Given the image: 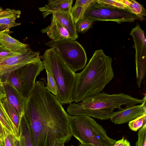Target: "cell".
<instances>
[{
	"mask_svg": "<svg viewBox=\"0 0 146 146\" xmlns=\"http://www.w3.org/2000/svg\"><path fill=\"white\" fill-rule=\"evenodd\" d=\"M51 18L50 25L45 29H42L41 33H46L50 38L55 41L65 39L75 40L54 15H52Z\"/></svg>",
	"mask_w": 146,
	"mask_h": 146,
	"instance_id": "obj_12",
	"label": "cell"
},
{
	"mask_svg": "<svg viewBox=\"0 0 146 146\" xmlns=\"http://www.w3.org/2000/svg\"><path fill=\"white\" fill-rule=\"evenodd\" d=\"M113 146H130L129 142L123 137L121 139L116 141Z\"/></svg>",
	"mask_w": 146,
	"mask_h": 146,
	"instance_id": "obj_30",
	"label": "cell"
},
{
	"mask_svg": "<svg viewBox=\"0 0 146 146\" xmlns=\"http://www.w3.org/2000/svg\"><path fill=\"white\" fill-rule=\"evenodd\" d=\"M146 100L145 96L140 100L123 93L108 94L100 92L90 96L79 103H70L67 111L71 115H85L106 120L110 119L115 109L122 110L124 108L121 107L122 105L126 108L142 104Z\"/></svg>",
	"mask_w": 146,
	"mask_h": 146,
	"instance_id": "obj_3",
	"label": "cell"
},
{
	"mask_svg": "<svg viewBox=\"0 0 146 146\" xmlns=\"http://www.w3.org/2000/svg\"><path fill=\"white\" fill-rule=\"evenodd\" d=\"M71 146H73V145H71ZM78 146H92L90 145L89 144H81Z\"/></svg>",
	"mask_w": 146,
	"mask_h": 146,
	"instance_id": "obj_37",
	"label": "cell"
},
{
	"mask_svg": "<svg viewBox=\"0 0 146 146\" xmlns=\"http://www.w3.org/2000/svg\"><path fill=\"white\" fill-rule=\"evenodd\" d=\"M55 146H65L64 143L62 142H57Z\"/></svg>",
	"mask_w": 146,
	"mask_h": 146,
	"instance_id": "obj_36",
	"label": "cell"
},
{
	"mask_svg": "<svg viewBox=\"0 0 146 146\" xmlns=\"http://www.w3.org/2000/svg\"><path fill=\"white\" fill-rule=\"evenodd\" d=\"M0 101L14 126L16 133V138H18L19 136L21 117L9 103L6 97Z\"/></svg>",
	"mask_w": 146,
	"mask_h": 146,
	"instance_id": "obj_18",
	"label": "cell"
},
{
	"mask_svg": "<svg viewBox=\"0 0 146 146\" xmlns=\"http://www.w3.org/2000/svg\"><path fill=\"white\" fill-rule=\"evenodd\" d=\"M146 114H144L129 122L128 125L130 129L136 131L146 124Z\"/></svg>",
	"mask_w": 146,
	"mask_h": 146,
	"instance_id": "obj_24",
	"label": "cell"
},
{
	"mask_svg": "<svg viewBox=\"0 0 146 146\" xmlns=\"http://www.w3.org/2000/svg\"><path fill=\"white\" fill-rule=\"evenodd\" d=\"M72 0H49L48 4L40 7L39 10L42 13L44 18L52 13L55 12L70 13Z\"/></svg>",
	"mask_w": 146,
	"mask_h": 146,
	"instance_id": "obj_14",
	"label": "cell"
},
{
	"mask_svg": "<svg viewBox=\"0 0 146 146\" xmlns=\"http://www.w3.org/2000/svg\"><path fill=\"white\" fill-rule=\"evenodd\" d=\"M11 31L0 33V44L6 49L13 52H19L29 46V45L22 43L11 36Z\"/></svg>",
	"mask_w": 146,
	"mask_h": 146,
	"instance_id": "obj_15",
	"label": "cell"
},
{
	"mask_svg": "<svg viewBox=\"0 0 146 146\" xmlns=\"http://www.w3.org/2000/svg\"><path fill=\"white\" fill-rule=\"evenodd\" d=\"M134 42L135 50V61L137 84L141 87V83L146 74V38L145 31L138 24L133 28L130 33Z\"/></svg>",
	"mask_w": 146,
	"mask_h": 146,
	"instance_id": "obj_9",
	"label": "cell"
},
{
	"mask_svg": "<svg viewBox=\"0 0 146 146\" xmlns=\"http://www.w3.org/2000/svg\"><path fill=\"white\" fill-rule=\"evenodd\" d=\"M94 22L89 18H82L80 19L75 24L77 32L84 33L87 32L92 26Z\"/></svg>",
	"mask_w": 146,
	"mask_h": 146,
	"instance_id": "obj_22",
	"label": "cell"
},
{
	"mask_svg": "<svg viewBox=\"0 0 146 146\" xmlns=\"http://www.w3.org/2000/svg\"><path fill=\"white\" fill-rule=\"evenodd\" d=\"M145 102L114 112L110 118V120L114 124H121L129 122L137 117L146 114Z\"/></svg>",
	"mask_w": 146,
	"mask_h": 146,
	"instance_id": "obj_11",
	"label": "cell"
},
{
	"mask_svg": "<svg viewBox=\"0 0 146 146\" xmlns=\"http://www.w3.org/2000/svg\"><path fill=\"white\" fill-rule=\"evenodd\" d=\"M38 51L34 52L30 46L20 54L5 59L0 62V81L5 82L13 72L27 64L41 59Z\"/></svg>",
	"mask_w": 146,
	"mask_h": 146,
	"instance_id": "obj_10",
	"label": "cell"
},
{
	"mask_svg": "<svg viewBox=\"0 0 146 146\" xmlns=\"http://www.w3.org/2000/svg\"><path fill=\"white\" fill-rule=\"evenodd\" d=\"M3 84L6 97L8 102L21 117L24 113L26 100L23 98L17 90L10 84L7 82Z\"/></svg>",
	"mask_w": 146,
	"mask_h": 146,
	"instance_id": "obj_13",
	"label": "cell"
},
{
	"mask_svg": "<svg viewBox=\"0 0 146 146\" xmlns=\"http://www.w3.org/2000/svg\"></svg>",
	"mask_w": 146,
	"mask_h": 146,
	"instance_id": "obj_40",
	"label": "cell"
},
{
	"mask_svg": "<svg viewBox=\"0 0 146 146\" xmlns=\"http://www.w3.org/2000/svg\"><path fill=\"white\" fill-rule=\"evenodd\" d=\"M133 14L141 16H146V11L143 6L133 0H120Z\"/></svg>",
	"mask_w": 146,
	"mask_h": 146,
	"instance_id": "obj_21",
	"label": "cell"
},
{
	"mask_svg": "<svg viewBox=\"0 0 146 146\" xmlns=\"http://www.w3.org/2000/svg\"><path fill=\"white\" fill-rule=\"evenodd\" d=\"M82 18H90L94 21H113L118 24L146 20L144 17L133 14L128 9L106 5L98 0H93L85 10Z\"/></svg>",
	"mask_w": 146,
	"mask_h": 146,
	"instance_id": "obj_6",
	"label": "cell"
},
{
	"mask_svg": "<svg viewBox=\"0 0 146 146\" xmlns=\"http://www.w3.org/2000/svg\"><path fill=\"white\" fill-rule=\"evenodd\" d=\"M9 29L7 27L0 26V33L5 31H10Z\"/></svg>",
	"mask_w": 146,
	"mask_h": 146,
	"instance_id": "obj_34",
	"label": "cell"
},
{
	"mask_svg": "<svg viewBox=\"0 0 146 146\" xmlns=\"http://www.w3.org/2000/svg\"><path fill=\"white\" fill-rule=\"evenodd\" d=\"M93 0H77L75 4L84 7H87Z\"/></svg>",
	"mask_w": 146,
	"mask_h": 146,
	"instance_id": "obj_31",
	"label": "cell"
},
{
	"mask_svg": "<svg viewBox=\"0 0 146 146\" xmlns=\"http://www.w3.org/2000/svg\"><path fill=\"white\" fill-rule=\"evenodd\" d=\"M112 62L102 50L95 51L84 69L75 73L73 101L77 103L103 90L114 76Z\"/></svg>",
	"mask_w": 146,
	"mask_h": 146,
	"instance_id": "obj_2",
	"label": "cell"
},
{
	"mask_svg": "<svg viewBox=\"0 0 146 146\" xmlns=\"http://www.w3.org/2000/svg\"><path fill=\"white\" fill-rule=\"evenodd\" d=\"M72 136L84 144L92 146H113L116 141L109 137L101 125L85 115L69 116Z\"/></svg>",
	"mask_w": 146,
	"mask_h": 146,
	"instance_id": "obj_5",
	"label": "cell"
},
{
	"mask_svg": "<svg viewBox=\"0 0 146 146\" xmlns=\"http://www.w3.org/2000/svg\"><path fill=\"white\" fill-rule=\"evenodd\" d=\"M6 97V95L3 84L0 81V100Z\"/></svg>",
	"mask_w": 146,
	"mask_h": 146,
	"instance_id": "obj_33",
	"label": "cell"
},
{
	"mask_svg": "<svg viewBox=\"0 0 146 146\" xmlns=\"http://www.w3.org/2000/svg\"><path fill=\"white\" fill-rule=\"evenodd\" d=\"M51 14L58 19L62 25L68 31L75 40L78 38L75 24L70 13L55 12Z\"/></svg>",
	"mask_w": 146,
	"mask_h": 146,
	"instance_id": "obj_16",
	"label": "cell"
},
{
	"mask_svg": "<svg viewBox=\"0 0 146 146\" xmlns=\"http://www.w3.org/2000/svg\"><path fill=\"white\" fill-rule=\"evenodd\" d=\"M23 50L19 52H13L6 49L0 45V62L5 59L20 54Z\"/></svg>",
	"mask_w": 146,
	"mask_h": 146,
	"instance_id": "obj_28",
	"label": "cell"
},
{
	"mask_svg": "<svg viewBox=\"0 0 146 146\" xmlns=\"http://www.w3.org/2000/svg\"><path fill=\"white\" fill-rule=\"evenodd\" d=\"M45 45L54 48L74 72L83 69L86 66V52L83 46L76 41L68 39L58 41L52 40Z\"/></svg>",
	"mask_w": 146,
	"mask_h": 146,
	"instance_id": "obj_8",
	"label": "cell"
},
{
	"mask_svg": "<svg viewBox=\"0 0 146 146\" xmlns=\"http://www.w3.org/2000/svg\"><path fill=\"white\" fill-rule=\"evenodd\" d=\"M19 134L22 135L26 146H33L30 127L24 114L21 118Z\"/></svg>",
	"mask_w": 146,
	"mask_h": 146,
	"instance_id": "obj_19",
	"label": "cell"
},
{
	"mask_svg": "<svg viewBox=\"0 0 146 146\" xmlns=\"http://www.w3.org/2000/svg\"><path fill=\"white\" fill-rule=\"evenodd\" d=\"M21 12L9 8L6 9L0 13V26L11 28L20 25L21 23H17L16 20L20 17Z\"/></svg>",
	"mask_w": 146,
	"mask_h": 146,
	"instance_id": "obj_17",
	"label": "cell"
},
{
	"mask_svg": "<svg viewBox=\"0 0 146 146\" xmlns=\"http://www.w3.org/2000/svg\"><path fill=\"white\" fill-rule=\"evenodd\" d=\"M47 75V84L45 87L49 92H51L53 95L56 96L58 93V89L57 85L52 76L47 70H45Z\"/></svg>",
	"mask_w": 146,
	"mask_h": 146,
	"instance_id": "obj_25",
	"label": "cell"
},
{
	"mask_svg": "<svg viewBox=\"0 0 146 146\" xmlns=\"http://www.w3.org/2000/svg\"><path fill=\"white\" fill-rule=\"evenodd\" d=\"M24 114L30 127L33 146H55L57 142H68L72 136L70 115L46 89L43 81L35 82L26 100Z\"/></svg>",
	"mask_w": 146,
	"mask_h": 146,
	"instance_id": "obj_1",
	"label": "cell"
},
{
	"mask_svg": "<svg viewBox=\"0 0 146 146\" xmlns=\"http://www.w3.org/2000/svg\"><path fill=\"white\" fill-rule=\"evenodd\" d=\"M138 136L136 146H146V124L139 129Z\"/></svg>",
	"mask_w": 146,
	"mask_h": 146,
	"instance_id": "obj_27",
	"label": "cell"
},
{
	"mask_svg": "<svg viewBox=\"0 0 146 146\" xmlns=\"http://www.w3.org/2000/svg\"><path fill=\"white\" fill-rule=\"evenodd\" d=\"M2 142V138L0 136V146H1Z\"/></svg>",
	"mask_w": 146,
	"mask_h": 146,
	"instance_id": "obj_38",
	"label": "cell"
},
{
	"mask_svg": "<svg viewBox=\"0 0 146 146\" xmlns=\"http://www.w3.org/2000/svg\"><path fill=\"white\" fill-rule=\"evenodd\" d=\"M3 126L1 125L0 122V136L1 138H2V139L3 138Z\"/></svg>",
	"mask_w": 146,
	"mask_h": 146,
	"instance_id": "obj_35",
	"label": "cell"
},
{
	"mask_svg": "<svg viewBox=\"0 0 146 146\" xmlns=\"http://www.w3.org/2000/svg\"><path fill=\"white\" fill-rule=\"evenodd\" d=\"M99 1L105 4L110 5L118 8L126 9L129 10L128 7L121 0H98Z\"/></svg>",
	"mask_w": 146,
	"mask_h": 146,
	"instance_id": "obj_29",
	"label": "cell"
},
{
	"mask_svg": "<svg viewBox=\"0 0 146 146\" xmlns=\"http://www.w3.org/2000/svg\"><path fill=\"white\" fill-rule=\"evenodd\" d=\"M0 122L2 126L13 134L16 138L14 126L0 100Z\"/></svg>",
	"mask_w": 146,
	"mask_h": 146,
	"instance_id": "obj_20",
	"label": "cell"
},
{
	"mask_svg": "<svg viewBox=\"0 0 146 146\" xmlns=\"http://www.w3.org/2000/svg\"><path fill=\"white\" fill-rule=\"evenodd\" d=\"M4 10L3 8L0 6V13H2Z\"/></svg>",
	"mask_w": 146,
	"mask_h": 146,
	"instance_id": "obj_39",
	"label": "cell"
},
{
	"mask_svg": "<svg viewBox=\"0 0 146 146\" xmlns=\"http://www.w3.org/2000/svg\"><path fill=\"white\" fill-rule=\"evenodd\" d=\"M40 58L43 59L45 69L50 73L57 85L58 93L55 96L57 99L61 104H70L73 102L76 73L54 48L46 50Z\"/></svg>",
	"mask_w": 146,
	"mask_h": 146,
	"instance_id": "obj_4",
	"label": "cell"
},
{
	"mask_svg": "<svg viewBox=\"0 0 146 146\" xmlns=\"http://www.w3.org/2000/svg\"><path fill=\"white\" fill-rule=\"evenodd\" d=\"M3 135L1 146H15L16 137L15 136L3 126Z\"/></svg>",
	"mask_w": 146,
	"mask_h": 146,
	"instance_id": "obj_23",
	"label": "cell"
},
{
	"mask_svg": "<svg viewBox=\"0 0 146 146\" xmlns=\"http://www.w3.org/2000/svg\"><path fill=\"white\" fill-rule=\"evenodd\" d=\"M15 143V146H26L23 138L20 134L19 137L16 138Z\"/></svg>",
	"mask_w": 146,
	"mask_h": 146,
	"instance_id": "obj_32",
	"label": "cell"
},
{
	"mask_svg": "<svg viewBox=\"0 0 146 146\" xmlns=\"http://www.w3.org/2000/svg\"><path fill=\"white\" fill-rule=\"evenodd\" d=\"M40 59L15 70L10 74L6 82L13 86L25 100L29 97L34 87L36 77L45 69Z\"/></svg>",
	"mask_w": 146,
	"mask_h": 146,
	"instance_id": "obj_7",
	"label": "cell"
},
{
	"mask_svg": "<svg viewBox=\"0 0 146 146\" xmlns=\"http://www.w3.org/2000/svg\"><path fill=\"white\" fill-rule=\"evenodd\" d=\"M87 7H84L75 4L72 7L70 13L75 23L81 18Z\"/></svg>",
	"mask_w": 146,
	"mask_h": 146,
	"instance_id": "obj_26",
	"label": "cell"
}]
</instances>
